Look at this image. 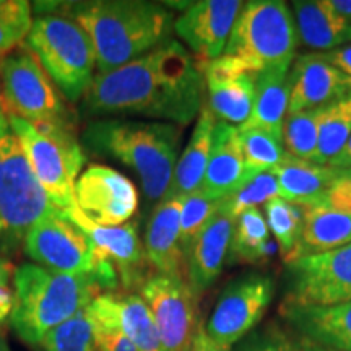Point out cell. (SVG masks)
Listing matches in <instances>:
<instances>
[{
	"label": "cell",
	"mask_w": 351,
	"mask_h": 351,
	"mask_svg": "<svg viewBox=\"0 0 351 351\" xmlns=\"http://www.w3.org/2000/svg\"><path fill=\"white\" fill-rule=\"evenodd\" d=\"M295 351H337V350L328 348V346H326V345L315 343V341H311L306 339V340H302L301 343H296Z\"/></svg>",
	"instance_id": "cell-47"
},
{
	"label": "cell",
	"mask_w": 351,
	"mask_h": 351,
	"mask_svg": "<svg viewBox=\"0 0 351 351\" xmlns=\"http://www.w3.org/2000/svg\"><path fill=\"white\" fill-rule=\"evenodd\" d=\"M114 314L122 332L129 337L137 351H166L158 335L155 320L142 296L112 295Z\"/></svg>",
	"instance_id": "cell-29"
},
{
	"label": "cell",
	"mask_w": 351,
	"mask_h": 351,
	"mask_svg": "<svg viewBox=\"0 0 351 351\" xmlns=\"http://www.w3.org/2000/svg\"><path fill=\"white\" fill-rule=\"evenodd\" d=\"M36 12L75 20L95 47L96 70L108 73L171 39L174 15L148 0H86L36 3Z\"/></svg>",
	"instance_id": "cell-2"
},
{
	"label": "cell",
	"mask_w": 351,
	"mask_h": 351,
	"mask_svg": "<svg viewBox=\"0 0 351 351\" xmlns=\"http://www.w3.org/2000/svg\"><path fill=\"white\" fill-rule=\"evenodd\" d=\"M103 291L86 276L57 274L38 263H21L13 271L10 324L21 340L39 345L47 332L91 304Z\"/></svg>",
	"instance_id": "cell-4"
},
{
	"label": "cell",
	"mask_w": 351,
	"mask_h": 351,
	"mask_svg": "<svg viewBox=\"0 0 351 351\" xmlns=\"http://www.w3.org/2000/svg\"><path fill=\"white\" fill-rule=\"evenodd\" d=\"M26 36H28V33L21 32L19 28H13V26L0 23V60L8 54H12L15 49H19Z\"/></svg>",
	"instance_id": "cell-42"
},
{
	"label": "cell",
	"mask_w": 351,
	"mask_h": 351,
	"mask_svg": "<svg viewBox=\"0 0 351 351\" xmlns=\"http://www.w3.org/2000/svg\"><path fill=\"white\" fill-rule=\"evenodd\" d=\"M207 88L205 104L217 121L241 127L251 117L257 73H234L217 60L202 64Z\"/></svg>",
	"instance_id": "cell-20"
},
{
	"label": "cell",
	"mask_w": 351,
	"mask_h": 351,
	"mask_svg": "<svg viewBox=\"0 0 351 351\" xmlns=\"http://www.w3.org/2000/svg\"><path fill=\"white\" fill-rule=\"evenodd\" d=\"M322 114L324 108L287 114L282 129V140L289 156L315 163Z\"/></svg>",
	"instance_id": "cell-31"
},
{
	"label": "cell",
	"mask_w": 351,
	"mask_h": 351,
	"mask_svg": "<svg viewBox=\"0 0 351 351\" xmlns=\"http://www.w3.org/2000/svg\"><path fill=\"white\" fill-rule=\"evenodd\" d=\"M5 121H7V114H5V111H3L2 95H0V124H2V122H5Z\"/></svg>",
	"instance_id": "cell-49"
},
{
	"label": "cell",
	"mask_w": 351,
	"mask_h": 351,
	"mask_svg": "<svg viewBox=\"0 0 351 351\" xmlns=\"http://www.w3.org/2000/svg\"><path fill=\"white\" fill-rule=\"evenodd\" d=\"M223 200L213 199V197L204 194L202 191L184 197L181 210V243L184 254L194 243L199 232L215 217V213L221 207Z\"/></svg>",
	"instance_id": "cell-37"
},
{
	"label": "cell",
	"mask_w": 351,
	"mask_h": 351,
	"mask_svg": "<svg viewBox=\"0 0 351 351\" xmlns=\"http://www.w3.org/2000/svg\"><path fill=\"white\" fill-rule=\"evenodd\" d=\"M271 173L278 181L280 197L306 207V205L319 204L328 189L346 173V169L289 156Z\"/></svg>",
	"instance_id": "cell-27"
},
{
	"label": "cell",
	"mask_w": 351,
	"mask_h": 351,
	"mask_svg": "<svg viewBox=\"0 0 351 351\" xmlns=\"http://www.w3.org/2000/svg\"><path fill=\"white\" fill-rule=\"evenodd\" d=\"M80 143L96 156L112 158L130 168L142 182L145 199L158 205L173 181L181 127L121 117L91 119L82 132Z\"/></svg>",
	"instance_id": "cell-3"
},
{
	"label": "cell",
	"mask_w": 351,
	"mask_h": 351,
	"mask_svg": "<svg viewBox=\"0 0 351 351\" xmlns=\"http://www.w3.org/2000/svg\"><path fill=\"white\" fill-rule=\"evenodd\" d=\"M215 127H217V117L204 103L191 140L176 163L173 181L165 199H179L199 191L212 155Z\"/></svg>",
	"instance_id": "cell-23"
},
{
	"label": "cell",
	"mask_w": 351,
	"mask_h": 351,
	"mask_svg": "<svg viewBox=\"0 0 351 351\" xmlns=\"http://www.w3.org/2000/svg\"><path fill=\"white\" fill-rule=\"evenodd\" d=\"M285 302L333 306L351 301V243L333 251L288 262Z\"/></svg>",
	"instance_id": "cell-12"
},
{
	"label": "cell",
	"mask_w": 351,
	"mask_h": 351,
	"mask_svg": "<svg viewBox=\"0 0 351 351\" xmlns=\"http://www.w3.org/2000/svg\"><path fill=\"white\" fill-rule=\"evenodd\" d=\"M142 300L166 351H192L200 330L197 295L184 276L153 271L142 285Z\"/></svg>",
	"instance_id": "cell-11"
},
{
	"label": "cell",
	"mask_w": 351,
	"mask_h": 351,
	"mask_svg": "<svg viewBox=\"0 0 351 351\" xmlns=\"http://www.w3.org/2000/svg\"><path fill=\"white\" fill-rule=\"evenodd\" d=\"M38 346L41 351H101L88 306L47 332Z\"/></svg>",
	"instance_id": "cell-34"
},
{
	"label": "cell",
	"mask_w": 351,
	"mask_h": 351,
	"mask_svg": "<svg viewBox=\"0 0 351 351\" xmlns=\"http://www.w3.org/2000/svg\"><path fill=\"white\" fill-rule=\"evenodd\" d=\"M38 178L56 207L75 205L73 189L85 163L80 138L73 129H38L20 117L7 116Z\"/></svg>",
	"instance_id": "cell-10"
},
{
	"label": "cell",
	"mask_w": 351,
	"mask_h": 351,
	"mask_svg": "<svg viewBox=\"0 0 351 351\" xmlns=\"http://www.w3.org/2000/svg\"><path fill=\"white\" fill-rule=\"evenodd\" d=\"M278 181H276V176L270 171V173L252 174L234 194L228 197L226 205L232 218L236 219L247 210L269 204V202L278 199Z\"/></svg>",
	"instance_id": "cell-36"
},
{
	"label": "cell",
	"mask_w": 351,
	"mask_h": 351,
	"mask_svg": "<svg viewBox=\"0 0 351 351\" xmlns=\"http://www.w3.org/2000/svg\"><path fill=\"white\" fill-rule=\"evenodd\" d=\"M0 95L7 116L20 117L38 129L75 130L62 95L26 46L0 60Z\"/></svg>",
	"instance_id": "cell-9"
},
{
	"label": "cell",
	"mask_w": 351,
	"mask_h": 351,
	"mask_svg": "<svg viewBox=\"0 0 351 351\" xmlns=\"http://www.w3.org/2000/svg\"><path fill=\"white\" fill-rule=\"evenodd\" d=\"M298 38L309 49L333 51L351 43V23L335 13L327 0L293 2Z\"/></svg>",
	"instance_id": "cell-25"
},
{
	"label": "cell",
	"mask_w": 351,
	"mask_h": 351,
	"mask_svg": "<svg viewBox=\"0 0 351 351\" xmlns=\"http://www.w3.org/2000/svg\"><path fill=\"white\" fill-rule=\"evenodd\" d=\"M13 271L10 262L0 254V322L10 317L13 309Z\"/></svg>",
	"instance_id": "cell-40"
},
{
	"label": "cell",
	"mask_w": 351,
	"mask_h": 351,
	"mask_svg": "<svg viewBox=\"0 0 351 351\" xmlns=\"http://www.w3.org/2000/svg\"><path fill=\"white\" fill-rule=\"evenodd\" d=\"M251 176L241 150L239 129L236 125L217 121L212 155L199 191L213 199H228Z\"/></svg>",
	"instance_id": "cell-21"
},
{
	"label": "cell",
	"mask_w": 351,
	"mask_h": 351,
	"mask_svg": "<svg viewBox=\"0 0 351 351\" xmlns=\"http://www.w3.org/2000/svg\"><path fill=\"white\" fill-rule=\"evenodd\" d=\"M243 5L244 2L239 0L192 2L182 15L174 20V33L200 64H208L225 52Z\"/></svg>",
	"instance_id": "cell-15"
},
{
	"label": "cell",
	"mask_w": 351,
	"mask_h": 351,
	"mask_svg": "<svg viewBox=\"0 0 351 351\" xmlns=\"http://www.w3.org/2000/svg\"><path fill=\"white\" fill-rule=\"evenodd\" d=\"M282 314L307 340L351 351V301L333 306L282 304Z\"/></svg>",
	"instance_id": "cell-22"
},
{
	"label": "cell",
	"mask_w": 351,
	"mask_h": 351,
	"mask_svg": "<svg viewBox=\"0 0 351 351\" xmlns=\"http://www.w3.org/2000/svg\"><path fill=\"white\" fill-rule=\"evenodd\" d=\"M263 217H265L267 226L278 245L280 256L288 263L295 254L298 241H300L302 221H304V208L278 197V199L265 204Z\"/></svg>",
	"instance_id": "cell-32"
},
{
	"label": "cell",
	"mask_w": 351,
	"mask_h": 351,
	"mask_svg": "<svg viewBox=\"0 0 351 351\" xmlns=\"http://www.w3.org/2000/svg\"><path fill=\"white\" fill-rule=\"evenodd\" d=\"M322 56L328 64L339 69L341 73H345L346 77L351 78V43L345 44L341 47H337L333 51L322 52Z\"/></svg>",
	"instance_id": "cell-43"
},
{
	"label": "cell",
	"mask_w": 351,
	"mask_h": 351,
	"mask_svg": "<svg viewBox=\"0 0 351 351\" xmlns=\"http://www.w3.org/2000/svg\"><path fill=\"white\" fill-rule=\"evenodd\" d=\"M182 199L161 200L148 218L143 247L152 269L158 274L184 276L186 271V254L181 243Z\"/></svg>",
	"instance_id": "cell-19"
},
{
	"label": "cell",
	"mask_w": 351,
	"mask_h": 351,
	"mask_svg": "<svg viewBox=\"0 0 351 351\" xmlns=\"http://www.w3.org/2000/svg\"><path fill=\"white\" fill-rule=\"evenodd\" d=\"M64 213L86 232L88 238L93 241L103 256L112 263L119 275V282L127 289L135 287L142 288L145 280L152 275L148 274V267L152 265L147 258L135 223L127 221L121 226L96 225L77 208V205L64 210Z\"/></svg>",
	"instance_id": "cell-16"
},
{
	"label": "cell",
	"mask_w": 351,
	"mask_h": 351,
	"mask_svg": "<svg viewBox=\"0 0 351 351\" xmlns=\"http://www.w3.org/2000/svg\"><path fill=\"white\" fill-rule=\"evenodd\" d=\"M62 212L34 176L19 137L0 124V251L13 254L44 218Z\"/></svg>",
	"instance_id": "cell-6"
},
{
	"label": "cell",
	"mask_w": 351,
	"mask_h": 351,
	"mask_svg": "<svg viewBox=\"0 0 351 351\" xmlns=\"http://www.w3.org/2000/svg\"><path fill=\"white\" fill-rule=\"evenodd\" d=\"M351 95V78L324 59L322 54L295 57L289 70L288 114L326 108Z\"/></svg>",
	"instance_id": "cell-17"
},
{
	"label": "cell",
	"mask_w": 351,
	"mask_h": 351,
	"mask_svg": "<svg viewBox=\"0 0 351 351\" xmlns=\"http://www.w3.org/2000/svg\"><path fill=\"white\" fill-rule=\"evenodd\" d=\"M296 343L289 341L283 333L269 332L252 343L245 345L244 351H295Z\"/></svg>",
	"instance_id": "cell-41"
},
{
	"label": "cell",
	"mask_w": 351,
	"mask_h": 351,
	"mask_svg": "<svg viewBox=\"0 0 351 351\" xmlns=\"http://www.w3.org/2000/svg\"><path fill=\"white\" fill-rule=\"evenodd\" d=\"M270 276L251 274L230 283L210 315L205 333L219 348L230 351L261 322L274 298Z\"/></svg>",
	"instance_id": "cell-13"
},
{
	"label": "cell",
	"mask_w": 351,
	"mask_h": 351,
	"mask_svg": "<svg viewBox=\"0 0 351 351\" xmlns=\"http://www.w3.org/2000/svg\"><path fill=\"white\" fill-rule=\"evenodd\" d=\"M302 208H304V221H302L301 236L289 262L333 251L351 243L350 213L340 212L324 204L306 205Z\"/></svg>",
	"instance_id": "cell-26"
},
{
	"label": "cell",
	"mask_w": 351,
	"mask_h": 351,
	"mask_svg": "<svg viewBox=\"0 0 351 351\" xmlns=\"http://www.w3.org/2000/svg\"><path fill=\"white\" fill-rule=\"evenodd\" d=\"M276 251L278 245L270 239V230L261 210L251 208L236 218L228 262L262 263L270 261Z\"/></svg>",
	"instance_id": "cell-28"
},
{
	"label": "cell",
	"mask_w": 351,
	"mask_h": 351,
	"mask_svg": "<svg viewBox=\"0 0 351 351\" xmlns=\"http://www.w3.org/2000/svg\"><path fill=\"white\" fill-rule=\"evenodd\" d=\"M327 3L333 12L339 13L351 23V0H327Z\"/></svg>",
	"instance_id": "cell-46"
},
{
	"label": "cell",
	"mask_w": 351,
	"mask_h": 351,
	"mask_svg": "<svg viewBox=\"0 0 351 351\" xmlns=\"http://www.w3.org/2000/svg\"><path fill=\"white\" fill-rule=\"evenodd\" d=\"M0 23L29 33L33 25V7L25 0H0Z\"/></svg>",
	"instance_id": "cell-38"
},
{
	"label": "cell",
	"mask_w": 351,
	"mask_h": 351,
	"mask_svg": "<svg viewBox=\"0 0 351 351\" xmlns=\"http://www.w3.org/2000/svg\"><path fill=\"white\" fill-rule=\"evenodd\" d=\"M236 219L223 200L221 207L186 252L187 282L197 296L217 282L230 254Z\"/></svg>",
	"instance_id": "cell-18"
},
{
	"label": "cell",
	"mask_w": 351,
	"mask_h": 351,
	"mask_svg": "<svg viewBox=\"0 0 351 351\" xmlns=\"http://www.w3.org/2000/svg\"><path fill=\"white\" fill-rule=\"evenodd\" d=\"M25 251L34 263L57 274L86 276L103 291L119 285V275L93 241L64 212L44 218L25 239Z\"/></svg>",
	"instance_id": "cell-8"
},
{
	"label": "cell",
	"mask_w": 351,
	"mask_h": 351,
	"mask_svg": "<svg viewBox=\"0 0 351 351\" xmlns=\"http://www.w3.org/2000/svg\"><path fill=\"white\" fill-rule=\"evenodd\" d=\"M192 351H226V350L219 348L218 345H215L213 341L208 339L207 333H205V328L200 327L199 333H197L194 350H192Z\"/></svg>",
	"instance_id": "cell-44"
},
{
	"label": "cell",
	"mask_w": 351,
	"mask_h": 351,
	"mask_svg": "<svg viewBox=\"0 0 351 351\" xmlns=\"http://www.w3.org/2000/svg\"><path fill=\"white\" fill-rule=\"evenodd\" d=\"M73 200L88 219L101 226L125 225L138 208V192L134 182L103 165H93L80 173Z\"/></svg>",
	"instance_id": "cell-14"
},
{
	"label": "cell",
	"mask_w": 351,
	"mask_h": 351,
	"mask_svg": "<svg viewBox=\"0 0 351 351\" xmlns=\"http://www.w3.org/2000/svg\"><path fill=\"white\" fill-rule=\"evenodd\" d=\"M298 32L291 8L282 0L244 2L217 62L234 73H258L295 60Z\"/></svg>",
	"instance_id": "cell-5"
},
{
	"label": "cell",
	"mask_w": 351,
	"mask_h": 351,
	"mask_svg": "<svg viewBox=\"0 0 351 351\" xmlns=\"http://www.w3.org/2000/svg\"><path fill=\"white\" fill-rule=\"evenodd\" d=\"M319 204L351 215V169H346V173L328 189V192Z\"/></svg>",
	"instance_id": "cell-39"
},
{
	"label": "cell",
	"mask_w": 351,
	"mask_h": 351,
	"mask_svg": "<svg viewBox=\"0 0 351 351\" xmlns=\"http://www.w3.org/2000/svg\"><path fill=\"white\" fill-rule=\"evenodd\" d=\"M204 67L176 39H168L138 59L96 73L80 101L88 119L145 117L187 125L205 103Z\"/></svg>",
	"instance_id": "cell-1"
},
{
	"label": "cell",
	"mask_w": 351,
	"mask_h": 351,
	"mask_svg": "<svg viewBox=\"0 0 351 351\" xmlns=\"http://www.w3.org/2000/svg\"><path fill=\"white\" fill-rule=\"evenodd\" d=\"M0 351H12L10 346L7 343V339L5 335H3V332L0 330Z\"/></svg>",
	"instance_id": "cell-48"
},
{
	"label": "cell",
	"mask_w": 351,
	"mask_h": 351,
	"mask_svg": "<svg viewBox=\"0 0 351 351\" xmlns=\"http://www.w3.org/2000/svg\"><path fill=\"white\" fill-rule=\"evenodd\" d=\"M88 314L101 351H137L117 324L111 293H103L95 298L88 306Z\"/></svg>",
	"instance_id": "cell-35"
},
{
	"label": "cell",
	"mask_w": 351,
	"mask_h": 351,
	"mask_svg": "<svg viewBox=\"0 0 351 351\" xmlns=\"http://www.w3.org/2000/svg\"><path fill=\"white\" fill-rule=\"evenodd\" d=\"M328 166H333V168H340V169H351V137L348 142H346L345 148L341 150V153L335 160H332Z\"/></svg>",
	"instance_id": "cell-45"
},
{
	"label": "cell",
	"mask_w": 351,
	"mask_h": 351,
	"mask_svg": "<svg viewBox=\"0 0 351 351\" xmlns=\"http://www.w3.org/2000/svg\"><path fill=\"white\" fill-rule=\"evenodd\" d=\"M291 62H283L262 70L256 75V99L251 117L239 130L262 129L282 137L285 117L289 106V70Z\"/></svg>",
	"instance_id": "cell-24"
},
{
	"label": "cell",
	"mask_w": 351,
	"mask_h": 351,
	"mask_svg": "<svg viewBox=\"0 0 351 351\" xmlns=\"http://www.w3.org/2000/svg\"><path fill=\"white\" fill-rule=\"evenodd\" d=\"M239 142L249 173H270L288 160L282 137L262 129L239 130Z\"/></svg>",
	"instance_id": "cell-33"
},
{
	"label": "cell",
	"mask_w": 351,
	"mask_h": 351,
	"mask_svg": "<svg viewBox=\"0 0 351 351\" xmlns=\"http://www.w3.org/2000/svg\"><path fill=\"white\" fill-rule=\"evenodd\" d=\"M25 46L60 95L80 103L96 77L95 47L85 29L69 16L43 13L33 19Z\"/></svg>",
	"instance_id": "cell-7"
},
{
	"label": "cell",
	"mask_w": 351,
	"mask_h": 351,
	"mask_svg": "<svg viewBox=\"0 0 351 351\" xmlns=\"http://www.w3.org/2000/svg\"><path fill=\"white\" fill-rule=\"evenodd\" d=\"M351 137V95L324 108L319 130L315 163L328 165L335 160Z\"/></svg>",
	"instance_id": "cell-30"
}]
</instances>
